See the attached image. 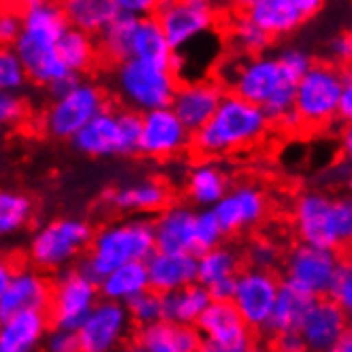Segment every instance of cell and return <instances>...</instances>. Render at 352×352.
I'll return each mask as SVG.
<instances>
[{
    "mask_svg": "<svg viewBox=\"0 0 352 352\" xmlns=\"http://www.w3.org/2000/svg\"><path fill=\"white\" fill-rule=\"evenodd\" d=\"M192 133L182 124L175 111L167 107L141 113L137 152L150 158H171L190 148Z\"/></svg>",
    "mask_w": 352,
    "mask_h": 352,
    "instance_id": "16",
    "label": "cell"
},
{
    "mask_svg": "<svg viewBox=\"0 0 352 352\" xmlns=\"http://www.w3.org/2000/svg\"><path fill=\"white\" fill-rule=\"evenodd\" d=\"M220 84L233 94L258 105L272 126L295 109V84L276 56L239 54L231 65H220Z\"/></svg>",
    "mask_w": 352,
    "mask_h": 352,
    "instance_id": "1",
    "label": "cell"
},
{
    "mask_svg": "<svg viewBox=\"0 0 352 352\" xmlns=\"http://www.w3.org/2000/svg\"><path fill=\"white\" fill-rule=\"evenodd\" d=\"M210 293L199 282L162 295V318L177 324H195L203 309L210 305Z\"/></svg>",
    "mask_w": 352,
    "mask_h": 352,
    "instance_id": "31",
    "label": "cell"
},
{
    "mask_svg": "<svg viewBox=\"0 0 352 352\" xmlns=\"http://www.w3.org/2000/svg\"><path fill=\"white\" fill-rule=\"evenodd\" d=\"M278 286L280 280L274 272H267V269L250 267L243 269V272L239 269V274L235 276V291L231 303L237 307V312L254 333H265Z\"/></svg>",
    "mask_w": 352,
    "mask_h": 352,
    "instance_id": "15",
    "label": "cell"
},
{
    "mask_svg": "<svg viewBox=\"0 0 352 352\" xmlns=\"http://www.w3.org/2000/svg\"><path fill=\"white\" fill-rule=\"evenodd\" d=\"M141 131V113L129 107L100 109L90 122H86L69 141L81 154L92 158L126 156L137 152Z\"/></svg>",
    "mask_w": 352,
    "mask_h": 352,
    "instance_id": "6",
    "label": "cell"
},
{
    "mask_svg": "<svg viewBox=\"0 0 352 352\" xmlns=\"http://www.w3.org/2000/svg\"><path fill=\"white\" fill-rule=\"evenodd\" d=\"M24 100L13 90H0V124H15L24 118Z\"/></svg>",
    "mask_w": 352,
    "mask_h": 352,
    "instance_id": "46",
    "label": "cell"
},
{
    "mask_svg": "<svg viewBox=\"0 0 352 352\" xmlns=\"http://www.w3.org/2000/svg\"><path fill=\"white\" fill-rule=\"evenodd\" d=\"M186 190H188V197L195 205L212 207L229 190V175H226L220 164L212 160H203L188 173Z\"/></svg>",
    "mask_w": 352,
    "mask_h": 352,
    "instance_id": "30",
    "label": "cell"
},
{
    "mask_svg": "<svg viewBox=\"0 0 352 352\" xmlns=\"http://www.w3.org/2000/svg\"><path fill=\"white\" fill-rule=\"evenodd\" d=\"M22 32V11L0 9V45H13Z\"/></svg>",
    "mask_w": 352,
    "mask_h": 352,
    "instance_id": "47",
    "label": "cell"
},
{
    "mask_svg": "<svg viewBox=\"0 0 352 352\" xmlns=\"http://www.w3.org/2000/svg\"><path fill=\"white\" fill-rule=\"evenodd\" d=\"M212 212L226 235H237L245 229L256 226L267 214V199L261 188L250 184L229 188L226 195L212 205Z\"/></svg>",
    "mask_w": 352,
    "mask_h": 352,
    "instance_id": "19",
    "label": "cell"
},
{
    "mask_svg": "<svg viewBox=\"0 0 352 352\" xmlns=\"http://www.w3.org/2000/svg\"><path fill=\"white\" fill-rule=\"evenodd\" d=\"M133 348L139 352H197L201 350V336L195 324H177L158 318L137 327Z\"/></svg>",
    "mask_w": 352,
    "mask_h": 352,
    "instance_id": "21",
    "label": "cell"
},
{
    "mask_svg": "<svg viewBox=\"0 0 352 352\" xmlns=\"http://www.w3.org/2000/svg\"><path fill=\"white\" fill-rule=\"evenodd\" d=\"M79 81V75H75V73H67V75H62V77H58L56 81H52V84L47 86V90L52 92V96L54 98H58V96H62V94H67L75 84Z\"/></svg>",
    "mask_w": 352,
    "mask_h": 352,
    "instance_id": "53",
    "label": "cell"
},
{
    "mask_svg": "<svg viewBox=\"0 0 352 352\" xmlns=\"http://www.w3.org/2000/svg\"><path fill=\"white\" fill-rule=\"evenodd\" d=\"M342 143H344V158L350 160V154H352V133H350V129H346V133L342 137Z\"/></svg>",
    "mask_w": 352,
    "mask_h": 352,
    "instance_id": "57",
    "label": "cell"
},
{
    "mask_svg": "<svg viewBox=\"0 0 352 352\" xmlns=\"http://www.w3.org/2000/svg\"><path fill=\"white\" fill-rule=\"evenodd\" d=\"M158 24L173 52L188 47L220 24L218 5L205 0H162L156 11Z\"/></svg>",
    "mask_w": 352,
    "mask_h": 352,
    "instance_id": "9",
    "label": "cell"
},
{
    "mask_svg": "<svg viewBox=\"0 0 352 352\" xmlns=\"http://www.w3.org/2000/svg\"><path fill=\"white\" fill-rule=\"evenodd\" d=\"M348 329L350 322L346 309H342L329 297H316L299 324V333L303 338L305 350L333 352L338 340Z\"/></svg>",
    "mask_w": 352,
    "mask_h": 352,
    "instance_id": "17",
    "label": "cell"
},
{
    "mask_svg": "<svg viewBox=\"0 0 352 352\" xmlns=\"http://www.w3.org/2000/svg\"><path fill=\"white\" fill-rule=\"evenodd\" d=\"M226 3H229L233 9H237V11H243L248 5H250V3H254V0H226Z\"/></svg>",
    "mask_w": 352,
    "mask_h": 352,
    "instance_id": "58",
    "label": "cell"
},
{
    "mask_svg": "<svg viewBox=\"0 0 352 352\" xmlns=\"http://www.w3.org/2000/svg\"><path fill=\"white\" fill-rule=\"evenodd\" d=\"M137 19L126 13H118L111 22L96 34L98 58L107 60L109 65L131 58L133 54V34L137 28Z\"/></svg>",
    "mask_w": 352,
    "mask_h": 352,
    "instance_id": "34",
    "label": "cell"
},
{
    "mask_svg": "<svg viewBox=\"0 0 352 352\" xmlns=\"http://www.w3.org/2000/svg\"><path fill=\"white\" fill-rule=\"evenodd\" d=\"M272 129L265 111L233 92H224L214 116L192 133L190 148L203 158L248 150Z\"/></svg>",
    "mask_w": 352,
    "mask_h": 352,
    "instance_id": "2",
    "label": "cell"
},
{
    "mask_svg": "<svg viewBox=\"0 0 352 352\" xmlns=\"http://www.w3.org/2000/svg\"><path fill=\"white\" fill-rule=\"evenodd\" d=\"M171 45L167 36H164L156 15L150 17H139L137 19V28L133 34V58L141 60H150L158 62V65H167L169 67V58H171Z\"/></svg>",
    "mask_w": 352,
    "mask_h": 352,
    "instance_id": "35",
    "label": "cell"
},
{
    "mask_svg": "<svg viewBox=\"0 0 352 352\" xmlns=\"http://www.w3.org/2000/svg\"><path fill=\"white\" fill-rule=\"evenodd\" d=\"M118 13H126L133 17H150L156 15L162 0H113Z\"/></svg>",
    "mask_w": 352,
    "mask_h": 352,
    "instance_id": "48",
    "label": "cell"
},
{
    "mask_svg": "<svg viewBox=\"0 0 352 352\" xmlns=\"http://www.w3.org/2000/svg\"><path fill=\"white\" fill-rule=\"evenodd\" d=\"M195 327L201 336V350L248 352L256 348V333L231 301H210Z\"/></svg>",
    "mask_w": 352,
    "mask_h": 352,
    "instance_id": "10",
    "label": "cell"
},
{
    "mask_svg": "<svg viewBox=\"0 0 352 352\" xmlns=\"http://www.w3.org/2000/svg\"><path fill=\"white\" fill-rule=\"evenodd\" d=\"M352 350V333H350V329L346 331V333L338 340L333 352H350Z\"/></svg>",
    "mask_w": 352,
    "mask_h": 352,
    "instance_id": "56",
    "label": "cell"
},
{
    "mask_svg": "<svg viewBox=\"0 0 352 352\" xmlns=\"http://www.w3.org/2000/svg\"><path fill=\"white\" fill-rule=\"evenodd\" d=\"M205 288H207V293H210L212 301H231L233 291H235V278H224V280L212 282Z\"/></svg>",
    "mask_w": 352,
    "mask_h": 352,
    "instance_id": "52",
    "label": "cell"
},
{
    "mask_svg": "<svg viewBox=\"0 0 352 352\" xmlns=\"http://www.w3.org/2000/svg\"><path fill=\"white\" fill-rule=\"evenodd\" d=\"M340 261L338 250L299 241L284 258V280L312 297H324Z\"/></svg>",
    "mask_w": 352,
    "mask_h": 352,
    "instance_id": "14",
    "label": "cell"
},
{
    "mask_svg": "<svg viewBox=\"0 0 352 352\" xmlns=\"http://www.w3.org/2000/svg\"><path fill=\"white\" fill-rule=\"evenodd\" d=\"M50 314L43 309H22L3 318L0 352H32L43 344L50 331Z\"/></svg>",
    "mask_w": 352,
    "mask_h": 352,
    "instance_id": "23",
    "label": "cell"
},
{
    "mask_svg": "<svg viewBox=\"0 0 352 352\" xmlns=\"http://www.w3.org/2000/svg\"><path fill=\"white\" fill-rule=\"evenodd\" d=\"M278 58V62L282 65V69L291 75L295 81L314 65V58H312V54H309L307 50H303V47H297V45H288V47H284L282 52H280V56H276Z\"/></svg>",
    "mask_w": 352,
    "mask_h": 352,
    "instance_id": "44",
    "label": "cell"
},
{
    "mask_svg": "<svg viewBox=\"0 0 352 352\" xmlns=\"http://www.w3.org/2000/svg\"><path fill=\"white\" fill-rule=\"evenodd\" d=\"M229 41L235 50V54H263L272 45V38H269L252 19H248L243 13L233 17L229 24Z\"/></svg>",
    "mask_w": 352,
    "mask_h": 352,
    "instance_id": "38",
    "label": "cell"
},
{
    "mask_svg": "<svg viewBox=\"0 0 352 352\" xmlns=\"http://www.w3.org/2000/svg\"><path fill=\"white\" fill-rule=\"evenodd\" d=\"M222 94H224V86L216 79H207V77L186 79L177 84L169 107L175 111L184 126L190 133H195L214 116Z\"/></svg>",
    "mask_w": 352,
    "mask_h": 352,
    "instance_id": "18",
    "label": "cell"
},
{
    "mask_svg": "<svg viewBox=\"0 0 352 352\" xmlns=\"http://www.w3.org/2000/svg\"><path fill=\"white\" fill-rule=\"evenodd\" d=\"M126 309H129V316H131L133 324H137V327L150 324V322L162 318V295L148 288V291H143L137 297H133L126 303Z\"/></svg>",
    "mask_w": 352,
    "mask_h": 352,
    "instance_id": "40",
    "label": "cell"
},
{
    "mask_svg": "<svg viewBox=\"0 0 352 352\" xmlns=\"http://www.w3.org/2000/svg\"><path fill=\"white\" fill-rule=\"evenodd\" d=\"M192 222L195 212L188 205H164L152 220L156 250L192 252Z\"/></svg>",
    "mask_w": 352,
    "mask_h": 352,
    "instance_id": "25",
    "label": "cell"
},
{
    "mask_svg": "<svg viewBox=\"0 0 352 352\" xmlns=\"http://www.w3.org/2000/svg\"><path fill=\"white\" fill-rule=\"evenodd\" d=\"M113 67V90L118 98L124 107L139 113L167 107L179 84L177 75L158 62L131 56Z\"/></svg>",
    "mask_w": 352,
    "mask_h": 352,
    "instance_id": "5",
    "label": "cell"
},
{
    "mask_svg": "<svg viewBox=\"0 0 352 352\" xmlns=\"http://www.w3.org/2000/svg\"><path fill=\"white\" fill-rule=\"evenodd\" d=\"M52 299V282L36 267H15L7 288L0 293V316H11L22 309L47 312Z\"/></svg>",
    "mask_w": 352,
    "mask_h": 352,
    "instance_id": "20",
    "label": "cell"
},
{
    "mask_svg": "<svg viewBox=\"0 0 352 352\" xmlns=\"http://www.w3.org/2000/svg\"><path fill=\"white\" fill-rule=\"evenodd\" d=\"M205 3H212V5H218V3H220V0H205Z\"/></svg>",
    "mask_w": 352,
    "mask_h": 352,
    "instance_id": "59",
    "label": "cell"
},
{
    "mask_svg": "<svg viewBox=\"0 0 352 352\" xmlns=\"http://www.w3.org/2000/svg\"><path fill=\"white\" fill-rule=\"evenodd\" d=\"M98 299V284L81 269H69L52 284V299L47 307L52 327L77 331Z\"/></svg>",
    "mask_w": 352,
    "mask_h": 352,
    "instance_id": "12",
    "label": "cell"
},
{
    "mask_svg": "<svg viewBox=\"0 0 352 352\" xmlns=\"http://www.w3.org/2000/svg\"><path fill=\"white\" fill-rule=\"evenodd\" d=\"M26 69L13 45H0V90L17 92L26 84Z\"/></svg>",
    "mask_w": 352,
    "mask_h": 352,
    "instance_id": "41",
    "label": "cell"
},
{
    "mask_svg": "<svg viewBox=\"0 0 352 352\" xmlns=\"http://www.w3.org/2000/svg\"><path fill=\"white\" fill-rule=\"evenodd\" d=\"M90 224L77 218H60L38 229L30 241V261L41 272L69 267L90 245Z\"/></svg>",
    "mask_w": 352,
    "mask_h": 352,
    "instance_id": "8",
    "label": "cell"
},
{
    "mask_svg": "<svg viewBox=\"0 0 352 352\" xmlns=\"http://www.w3.org/2000/svg\"><path fill=\"white\" fill-rule=\"evenodd\" d=\"M291 3H293V7L301 13V17L307 19V17L316 15V13L324 7L327 0H291Z\"/></svg>",
    "mask_w": 352,
    "mask_h": 352,
    "instance_id": "54",
    "label": "cell"
},
{
    "mask_svg": "<svg viewBox=\"0 0 352 352\" xmlns=\"http://www.w3.org/2000/svg\"><path fill=\"white\" fill-rule=\"evenodd\" d=\"M67 24L88 34H98L118 15L113 0H60Z\"/></svg>",
    "mask_w": 352,
    "mask_h": 352,
    "instance_id": "33",
    "label": "cell"
},
{
    "mask_svg": "<svg viewBox=\"0 0 352 352\" xmlns=\"http://www.w3.org/2000/svg\"><path fill=\"white\" fill-rule=\"evenodd\" d=\"M329 54L333 56L338 65H348L352 58V38L350 34H340L329 43Z\"/></svg>",
    "mask_w": 352,
    "mask_h": 352,
    "instance_id": "50",
    "label": "cell"
},
{
    "mask_svg": "<svg viewBox=\"0 0 352 352\" xmlns=\"http://www.w3.org/2000/svg\"><path fill=\"white\" fill-rule=\"evenodd\" d=\"M241 269V256L231 245L218 243L210 250L197 254V282L210 286L212 282L235 278Z\"/></svg>",
    "mask_w": 352,
    "mask_h": 352,
    "instance_id": "36",
    "label": "cell"
},
{
    "mask_svg": "<svg viewBox=\"0 0 352 352\" xmlns=\"http://www.w3.org/2000/svg\"><path fill=\"white\" fill-rule=\"evenodd\" d=\"M295 233L299 241L329 250H344L352 239V203L320 190H307L295 203Z\"/></svg>",
    "mask_w": 352,
    "mask_h": 352,
    "instance_id": "4",
    "label": "cell"
},
{
    "mask_svg": "<svg viewBox=\"0 0 352 352\" xmlns=\"http://www.w3.org/2000/svg\"><path fill=\"white\" fill-rule=\"evenodd\" d=\"M348 69L338 65L309 67L295 84V111L303 129H324L338 120V100Z\"/></svg>",
    "mask_w": 352,
    "mask_h": 352,
    "instance_id": "7",
    "label": "cell"
},
{
    "mask_svg": "<svg viewBox=\"0 0 352 352\" xmlns=\"http://www.w3.org/2000/svg\"><path fill=\"white\" fill-rule=\"evenodd\" d=\"M350 118H352V77H350V71H348V75L344 79V88H342L340 100H338V120L348 124Z\"/></svg>",
    "mask_w": 352,
    "mask_h": 352,
    "instance_id": "51",
    "label": "cell"
},
{
    "mask_svg": "<svg viewBox=\"0 0 352 352\" xmlns=\"http://www.w3.org/2000/svg\"><path fill=\"white\" fill-rule=\"evenodd\" d=\"M34 205L28 195L15 190H0V237L15 235L32 220Z\"/></svg>",
    "mask_w": 352,
    "mask_h": 352,
    "instance_id": "37",
    "label": "cell"
},
{
    "mask_svg": "<svg viewBox=\"0 0 352 352\" xmlns=\"http://www.w3.org/2000/svg\"><path fill=\"white\" fill-rule=\"evenodd\" d=\"M316 297L303 293L301 288L293 286L291 282L280 280L278 293H276V301L272 307V316H269L265 333H280V331H288V329H299L305 312L309 309Z\"/></svg>",
    "mask_w": 352,
    "mask_h": 352,
    "instance_id": "29",
    "label": "cell"
},
{
    "mask_svg": "<svg viewBox=\"0 0 352 352\" xmlns=\"http://www.w3.org/2000/svg\"><path fill=\"white\" fill-rule=\"evenodd\" d=\"M56 52H58L60 60L65 62V67L75 75L88 73L98 60L96 36L79 30V28H73V26H69L60 34L58 43H56Z\"/></svg>",
    "mask_w": 352,
    "mask_h": 352,
    "instance_id": "32",
    "label": "cell"
},
{
    "mask_svg": "<svg viewBox=\"0 0 352 352\" xmlns=\"http://www.w3.org/2000/svg\"><path fill=\"white\" fill-rule=\"evenodd\" d=\"M107 107V98L102 88L92 81L77 84L50 105L45 113V131L56 139H71L86 122H90L100 109Z\"/></svg>",
    "mask_w": 352,
    "mask_h": 352,
    "instance_id": "11",
    "label": "cell"
},
{
    "mask_svg": "<svg viewBox=\"0 0 352 352\" xmlns=\"http://www.w3.org/2000/svg\"><path fill=\"white\" fill-rule=\"evenodd\" d=\"M69 28L58 0H41L36 5L22 9V32L15 41L32 45L56 47L60 34Z\"/></svg>",
    "mask_w": 352,
    "mask_h": 352,
    "instance_id": "24",
    "label": "cell"
},
{
    "mask_svg": "<svg viewBox=\"0 0 352 352\" xmlns=\"http://www.w3.org/2000/svg\"><path fill=\"white\" fill-rule=\"evenodd\" d=\"M45 348L50 352H79V342L77 333L71 329H62V327H50L47 336H45Z\"/></svg>",
    "mask_w": 352,
    "mask_h": 352,
    "instance_id": "45",
    "label": "cell"
},
{
    "mask_svg": "<svg viewBox=\"0 0 352 352\" xmlns=\"http://www.w3.org/2000/svg\"><path fill=\"white\" fill-rule=\"evenodd\" d=\"M156 250L152 220L135 218L109 224L92 233L88 256L81 261V269L88 278L98 282L111 269L129 261H146Z\"/></svg>",
    "mask_w": 352,
    "mask_h": 352,
    "instance_id": "3",
    "label": "cell"
},
{
    "mask_svg": "<svg viewBox=\"0 0 352 352\" xmlns=\"http://www.w3.org/2000/svg\"><path fill=\"white\" fill-rule=\"evenodd\" d=\"M150 288L160 295L197 282V254L154 250L146 258Z\"/></svg>",
    "mask_w": 352,
    "mask_h": 352,
    "instance_id": "22",
    "label": "cell"
},
{
    "mask_svg": "<svg viewBox=\"0 0 352 352\" xmlns=\"http://www.w3.org/2000/svg\"><path fill=\"white\" fill-rule=\"evenodd\" d=\"M133 320L126 303L98 299L90 314L79 324L77 342L79 352H111L124 346L131 333Z\"/></svg>",
    "mask_w": 352,
    "mask_h": 352,
    "instance_id": "13",
    "label": "cell"
},
{
    "mask_svg": "<svg viewBox=\"0 0 352 352\" xmlns=\"http://www.w3.org/2000/svg\"><path fill=\"white\" fill-rule=\"evenodd\" d=\"M274 338H276V348L282 352H303L305 350V344H303L299 329L280 331V333H276Z\"/></svg>",
    "mask_w": 352,
    "mask_h": 352,
    "instance_id": "49",
    "label": "cell"
},
{
    "mask_svg": "<svg viewBox=\"0 0 352 352\" xmlns=\"http://www.w3.org/2000/svg\"><path fill=\"white\" fill-rule=\"evenodd\" d=\"M248 263H250V267L274 272V269L282 263L280 245H276L274 241H269V239L252 241V245L248 248Z\"/></svg>",
    "mask_w": 352,
    "mask_h": 352,
    "instance_id": "43",
    "label": "cell"
},
{
    "mask_svg": "<svg viewBox=\"0 0 352 352\" xmlns=\"http://www.w3.org/2000/svg\"><path fill=\"white\" fill-rule=\"evenodd\" d=\"M324 297L333 299L342 309H346L350 314V309H352V267H350V261H346L344 256H342L340 265L336 267V274L329 282Z\"/></svg>",
    "mask_w": 352,
    "mask_h": 352,
    "instance_id": "42",
    "label": "cell"
},
{
    "mask_svg": "<svg viewBox=\"0 0 352 352\" xmlns=\"http://www.w3.org/2000/svg\"><path fill=\"white\" fill-rule=\"evenodd\" d=\"M13 269H15V265L11 261H7L5 256H0V293L7 288V284H9L11 276H13Z\"/></svg>",
    "mask_w": 352,
    "mask_h": 352,
    "instance_id": "55",
    "label": "cell"
},
{
    "mask_svg": "<svg viewBox=\"0 0 352 352\" xmlns=\"http://www.w3.org/2000/svg\"><path fill=\"white\" fill-rule=\"evenodd\" d=\"M0 327H3V316H0Z\"/></svg>",
    "mask_w": 352,
    "mask_h": 352,
    "instance_id": "60",
    "label": "cell"
},
{
    "mask_svg": "<svg viewBox=\"0 0 352 352\" xmlns=\"http://www.w3.org/2000/svg\"><path fill=\"white\" fill-rule=\"evenodd\" d=\"M241 13L252 19L272 41L288 36L303 24L301 13L293 7L291 0H254Z\"/></svg>",
    "mask_w": 352,
    "mask_h": 352,
    "instance_id": "26",
    "label": "cell"
},
{
    "mask_svg": "<svg viewBox=\"0 0 352 352\" xmlns=\"http://www.w3.org/2000/svg\"><path fill=\"white\" fill-rule=\"evenodd\" d=\"M98 295L100 299H109L118 303H129L139 293L148 291L150 280H148V267L146 261H129L109 274L102 276L98 282Z\"/></svg>",
    "mask_w": 352,
    "mask_h": 352,
    "instance_id": "28",
    "label": "cell"
},
{
    "mask_svg": "<svg viewBox=\"0 0 352 352\" xmlns=\"http://www.w3.org/2000/svg\"><path fill=\"white\" fill-rule=\"evenodd\" d=\"M113 207L122 212H135V214H158L164 205H169L171 192L167 184L158 179H143L113 190L109 195Z\"/></svg>",
    "mask_w": 352,
    "mask_h": 352,
    "instance_id": "27",
    "label": "cell"
},
{
    "mask_svg": "<svg viewBox=\"0 0 352 352\" xmlns=\"http://www.w3.org/2000/svg\"><path fill=\"white\" fill-rule=\"evenodd\" d=\"M224 233L212 212V207H203L201 212H195L192 222V254H201L210 248L222 243Z\"/></svg>",
    "mask_w": 352,
    "mask_h": 352,
    "instance_id": "39",
    "label": "cell"
}]
</instances>
